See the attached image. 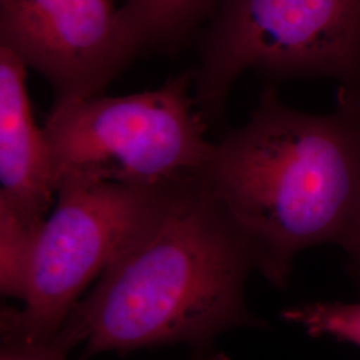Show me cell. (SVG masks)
I'll return each instance as SVG.
<instances>
[{
	"label": "cell",
	"mask_w": 360,
	"mask_h": 360,
	"mask_svg": "<svg viewBox=\"0 0 360 360\" xmlns=\"http://www.w3.org/2000/svg\"><path fill=\"white\" fill-rule=\"evenodd\" d=\"M326 115L266 89L250 120L215 144L205 174L250 245L257 270L283 287L309 247L360 240V95Z\"/></svg>",
	"instance_id": "1"
},
{
	"label": "cell",
	"mask_w": 360,
	"mask_h": 360,
	"mask_svg": "<svg viewBox=\"0 0 360 360\" xmlns=\"http://www.w3.org/2000/svg\"><path fill=\"white\" fill-rule=\"evenodd\" d=\"M252 251L205 179L174 198L154 227L116 259L70 312L63 330L102 352L188 345L212 349L219 335L260 326L245 302Z\"/></svg>",
	"instance_id": "2"
},
{
	"label": "cell",
	"mask_w": 360,
	"mask_h": 360,
	"mask_svg": "<svg viewBox=\"0 0 360 360\" xmlns=\"http://www.w3.org/2000/svg\"><path fill=\"white\" fill-rule=\"evenodd\" d=\"M193 72L127 96L56 102L44 124L56 188L65 180L179 190L205 179L215 144L193 95Z\"/></svg>",
	"instance_id": "3"
},
{
	"label": "cell",
	"mask_w": 360,
	"mask_h": 360,
	"mask_svg": "<svg viewBox=\"0 0 360 360\" xmlns=\"http://www.w3.org/2000/svg\"><path fill=\"white\" fill-rule=\"evenodd\" d=\"M193 71V95L218 119L247 70L326 77L360 95V0H219Z\"/></svg>",
	"instance_id": "4"
},
{
	"label": "cell",
	"mask_w": 360,
	"mask_h": 360,
	"mask_svg": "<svg viewBox=\"0 0 360 360\" xmlns=\"http://www.w3.org/2000/svg\"><path fill=\"white\" fill-rule=\"evenodd\" d=\"M183 188L62 181L39 231L23 307L1 311V335L58 334L91 282L154 227Z\"/></svg>",
	"instance_id": "5"
},
{
	"label": "cell",
	"mask_w": 360,
	"mask_h": 360,
	"mask_svg": "<svg viewBox=\"0 0 360 360\" xmlns=\"http://www.w3.org/2000/svg\"><path fill=\"white\" fill-rule=\"evenodd\" d=\"M120 7L117 0H0V46L46 77L56 102L96 96L136 53Z\"/></svg>",
	"instance_id": "6"
},
{
	"label": "cell",
	"mask_w": 360,
	"mask_h": 360,
	"mask_svg": "<svg viewBox=\"0 0 360 360\" xmlns=\"http://www.w3.org/2000/svg\"><path fill=\"white\" fill-rule=\"evenodd\" d=\"M26 74V63L0 46V205L43 224L58 188L50 144L31 114Z\"/></svg>",
	"instance_id": "7"
},
{
	"label": "cell",
	"mask_w": 360,
	"mask_h": 360,
	"mask_svg": "<svg viewBox=\"0 0 360 360\" xmlns=\"http://www.w3.org/2000/svg\"><path fill=\"white\" fill-rule=\"evenodd\" d=\"M219 0H124L120 23L134 51L175 46L208 16Z\"/></svg>",
	"instance_id": "8"
},
{
	"label": "cell",
	"mask_w": 360,
	"mask_h": 360,
	"mask_svg": "<svg viewBox=\"0 0 360 360\" xmlns=\"http://www.w3.org/2000/svg\"><path fill=\"white\" fill-rule=\"evenodd\" d=\"M41 224L28 223L0 205V290L25 300Z\"/></svg>",
	"instance_id": "9"
},
{
	"label": "cell",
	"mask_w": 360,
	"mask_h": 360,
	"mask_svg": "<svg viewBox=\"0 0 360 360\" xmlns=\"http://www.w3.org/2000/svg\"><path fill=\"white\" fill-rule=\"evenodd\" d=\"M285 321L303 327L312 338H327L360 348V302H316L288 309Z\"/></svg>",
	"instance_id": "10"
},
{
	"label": "cell",
	"mask_w": 360,
	"mask_h": 360,
	"mask_svg": "<svg viewBox=\"0 0 360 360\" xmlns=\"http://www.w3.org/2000/svg\"><path fill=\"white\" fill-rule=\"evenodd\" d=\"M77 343L60 327L58 334L47 339H27L1 335L0 360H67Z\"/></svg>",
	"instance_id": "11"
},
{
	"label": "cell",
	"mask_w": 360,
	"mask_h": 360,
	"mask_svg": "<svg viewBox=\"0 0 360 360\" xmlns=\"http://www.w3.org/2000/svg\"><path fill=\"white\" fill-rule=\"evenodd\" d=\"M347 254L349 257V270L360 287V240L348 251Z\"/></svg>",
	"instance_id": "12"
}]
</instances>
